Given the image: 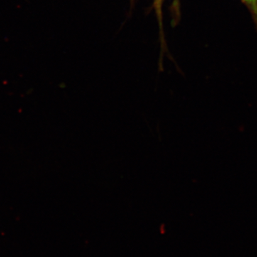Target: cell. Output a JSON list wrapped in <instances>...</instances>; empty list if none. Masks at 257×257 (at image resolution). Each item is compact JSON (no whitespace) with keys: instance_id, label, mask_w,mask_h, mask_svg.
<instances>
[{"instance_id":"cell-1","label":"cell","mask_w":257,"mask_h":257,"mask_svg":"<svg viewBox=\"0 0 257 257\" xmlns=\"http://www.w3.org/2000/svg\"><path fill=\"white\" fill-rule=\"evenodd\" d=\"M162 1V0H155V8H156L157 15H158L159 18L160 19V22H162V20H161V17H162V15H161Z\"/></svg>"},{"instance_id":"cell-2","label":"cell","mask_w":257,"mask_h":257,"mask_svg":"<svg viewBox=\"0 0 257 257\" xmlns=\"http://www.w3.org/2000/svg\"><path fill=\"white\" fill-rule=\"evenodd\" d=\"M178 1H179V0H175V1H174V4H173V8H175L176 13H177H177H179V12H178L179 11V10H178V8H179Z\"/></svg>"}]
</instances>
